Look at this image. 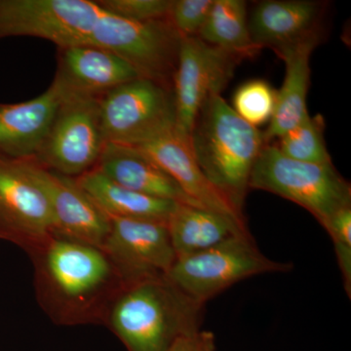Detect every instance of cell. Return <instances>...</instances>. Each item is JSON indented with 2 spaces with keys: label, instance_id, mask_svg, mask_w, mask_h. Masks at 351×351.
Segmentation results:
<instances>
[{
  "label": "cell",
  "instance_id": "cell-1",
  "mask_svg": "<svg viewBox=\"0 0 351 351\" xmlns=\"http://www.w3.org/2000/svg\"><path fill=\"white\" fill-rule=\"evenodd\" d=\"M41 307L58 325L106 324L125 285L101 249L51 237L29 253Z\"/></svg>",
  "mask_w": 351,
  "mask_h": 351
},
{
  "label": "cell",
  "instance_id": "cell-11",
  "mask_svg": "<svg viewBox=\"0 0 351 351\" xmlns=\"http://www.w3.org/2000/svg\"><path fill=\"white\" fill-rule=\"evenodd\" d=\"M243 58L198 36L182 38L177 69L173 80L176 108L175 132L191 143V133L203 104L221 95Z\"/></svg>",
  "mask_w": 351,
  "mask_h": 351
},
{
  "label": "cell",
  "instance_id": "cell-22",
  "mask_svg": "<svg viewBox=\"0 0 351 351\" xmlns=\"http://www.w3.org/2000/svg\"><path fill=\"white\" fill-rule=\"evenodd\" d=\"M198 38L244 60L261 50L252 40L243 0H214Z\"/></svg>",
  "mask_w": 351,
  "mask_h": 351
},
{
  "label": "cell",
  "instance_id": "cell-14",
  "mask_svg": "<svg viewBox=\"0 0 351 351\" xmlns=\"http://www.w3.org/2000/svg\"><path fill=\"white\" fill-rule=\"evenodd\" d=\"M66 95L56 78L36 98L16 104H0V156L34 158L43 145Z\"/></svg>",
  "mask_w": 351,
  "mask_h": 351
},
{
  "label": "cell",
  "instance_id": "cell-9",
  "mask_svg": "<svg viewBox=\"0 0 351 351\" xmlns=\"http://www.w3.org/2000/svg\"><path fill=\"white\" fill-rule=\"evenodd\" d=\"M100 98L66 90L49 132L34 157L41 166L71 178L96 167L106 145Z\"/></svg>",
  "mask_w": 351,
  "mask_h": 351
},
{
  "label": "cell",
  "instance_id": "cell-19",
  "mask_svg": "<svg viewBox=\"0 0 351 351\" xmlns=\"http://www.w3.org/2000/svg\"><path fill=\"white\" fill-rule=\"evenodd\" d=\"M321 36L322 34H316L276 51L285 64V77L282 86L276 92V108L269 125L263 132L265 145L274 138L282 137L308 117L306 98L311 80L309 61Z\"/></svg>",
  "mask_w": 351,
  "mask_h": 351
},
{
  "label": "cell",
  "instance_id": "cell-26",
  "mask_svg": "<svg viewBox=\"0 0 351 351\" xmlns=\"http://www.w3.org/2000/svg\"><path fill=\"white\" fill-rule=\"evenodd\" d=\"M104 12L123 19L149 22L168 19L172 0H98Z\"/></svg>",
  "mask_w": 351,
  "mask_h": 351
},
{
  "label": "cell",
  "instance_id": "cell-13",
  "mask_svg": "<svg viewBox=\"0 0 351 351\" xmlns=\"http://www.w3.org/2000/svg\"><path fill=\"white\" fill-rule=\"evenodd\" d=\"M53 212V237L103 248L110 219L75 178L57 174L41 166Z\"/></svg>",
  "mask_w": 351,
  "mask_h": 351
},
{
  "label": "cell",
  "instance_id": "cell-2",
  "mask_svg": "<svg viewBox=\"0 0 351 351\" xmlns=\"http://www.w3.org/2000/svg\"><path fill=\"white\" fill-rule=\"evenodd\" d=\"M265 145L263 132L240 119L221 95L205 101L191 133L203 174L242 215L252 170Z\"/></svg>",
  "mask_w": 351,
  "mask_h": 351
},
{
  "label": "cell",
  "instance_id": "cell-6",
  "mask_svg": "<svg viewBox=\"0 0 351 351\" xmlns=\"http://www.w3.org/2000/svg\"><path fill=\"white\" fill-rule=\"evenodd\" d=\"M181 41L168 19L137 22L101 10L87 44L114 53L141 78L173 90Z\"/></svg>",
  "mask_w": 351,
  "mask_h": 351
},
{
  "label": "cell",
  "instance_id": "cell-8",
  "mask_svg": "<svg viewBox=\"0 0 351 351\" xmlns=\"http://www.w3.org/2000/svg\"><path fill=\"white\" fill-rule=\"evenodd\" d=\"M51 237L52 205L40 164L0 156V239L31 253Z\"/></svg>",
  "mask_w": 351,
  "mask_h": 351
},
{
  "label": "cell",
  "instance_id": "cell-3",
  "mask_svg": "<svg viewBox=\"0 0 351 351\" xmlns=\"http://www.w3.org/2000/svg\"><path fill=\"white\" fill-rule=\"evenodd\" d=\"M203 308L166 276L154 277L122 289L106 325L128 351H169L178 339L200 330Z\"/></svg>",
  "mask_w": 351,
  "mask_h": 351
},
{
  "label": "cell",
  "instance_id": "cell-27",
  "mask_svg": "<svg viewBox=\"0 0 351 351\" xmlns=\"http://www.w3.org/2000/svg\"><path fill=\"white\" fill-rule=\"evenodd\" d=\"M214 0H172L168 20L182 38L198 36Z\"/></svg>",
  "mask_w": 351,
  "mask_h": 351
},
{
  "label": "cell",
  "instance_id": "cell-20",
  "mask_svg": "<svg viewBox=\"0 0 351 351\" xmlns=\"http://www.w3.org/2000/svg\"><path fill=\"white\" fill-rule=\"evenodd\" d=\"M166 226L177 258L207 250L234 235L250 234L247 228L221 215L182 203H178Z\"/></svg>",
  "mask_w": 351,
  "mask_h": 351
},
{
  "label": "cell",
  "instance_id": "cell-12",
  "mask_svg": "<svg viewBox=\"0 0 351 351\" xmlns=\"http://www.w3.org/2000/svg\"><path fill=\"white\" fill-rule=\"evenodd\" d=\"M101 251L124 285L165 276L177 260L166 223L147 219L110 218Z\"/></svg>",
  "mask_w": 351,
  "mask_h": 351
},
{
  "label": "cell",
  "instance_id": "cell-17",
  "mask_svg": "<svg viewBox=\"0 0 351 351\" xmlns=\"http://www.w3.org/2000/svg\"><path fill=\"white\" fill-rule=\"evenodd\" d=\"M59 49L55 78L71 93L101 97L114 88L140 78L135 69L114 53L97 46Z\"/></svg>",
  "mask_w": 351,
  "mask_h": 351
},
{
  "label": "cell",
  "instance_id": "cell-23",
  "mask_svg": "<svg viewBox=\"0 0 351 351\" xmlns=\"http://www.w3.org/2000/svg\"><path fill=\"white\" fill-rule=\"evenodd\" d=\"M325 120L320 114L306 117L299 125L279 138L283 156L302 162L330 164L332 157L324 138Z\"/></svg>",
  "mask_w": 351,
  "mask_h": 351
},
{
  "label": "cell",
  "instance_id": "cell-18",
  "mask_svg": "<svg viewBox=\"0 0 351 351\" xmlns=\"http://www.w3.org/2000/svg\"><path fill=\"white\" fill-rule=\"evenodd\" d=\"M96 168L108 179L141 195L201 207L138 147L108 143Z\"/></svg>",
  "mask_w": 351,
  "mask_h": 351
},
{
  "label": "cell",
  "instance_id": "cell-16",
  "mask_svg": "<svg viewBox=\"0 0 351 351\" xmlns=\"http://www.w3.org/2000/svg\"><path fill=\"white\" fill-rule=\"evenodd\" d=\"M324 4L311 0H267L258 4L248 20L253 43L260 49H282L322 34Z\"/></svg>",
  "mask_w": 351,
  "mask_h": 351
},
{
  "label": "cell",
  "instance_id": "cell-28",
  "mask_svg": "<svg viewBox=\"0 0 351 351\" xmlns=\"http://www.w3.org/2000/svg\"><path fill=\"white\" fill-rule=\"evenodd\" d=\"M169 351H216L213 332L197 330L177 339Z\"/></svg>",
  "mask_w": 351,
  "mask_h": 351
},
{
  "label": "cell",
  "instance_id": "cell-7",
  "mask_svg": "<svg viewBox=\"0 0 351 351\" xmlns=\"http://www.w3.org/2000/svg\"><path fill=\"white\" fill-rule=\"evenodd\" d=\"M100 112L106 144L138 147L175 131L173 90L145 78L101 96Z\"/></svg>",
  "mask_w": 351,
  "mask_h": 351
},
{
  "label": "cell",
  "instance_id": "cell-24",
  "mask_svg": "<svg viewBox=\"0 0 351 351\" xmlns=\"http://www.w3.org/2000/svg\"><path fill=\"white\" fill-rule=\"evenodd\" d=\"M276 101V91L269 82L254 80L237 90L232 108L240 119L258 128L271 119Z\"/></svg>",
  "mask_w": 351,
  "mask_h": 351
},
{
  "label": "cell",
  "instance_id": "cell-25",
  "mask_svg": "<svg viewBox=\"0 0 351 351\" xmlns=\"http://www.w3.org/2000/svg\"><path fill=\"white\" fill-rule=\"evenodd\" d=\"M331 237L346 292L351 295V206L343 208L322 226Z\"/></svg>",
  "mask_w": 351,
  "mask_h": 351
},
{
  "label": "cell",
  "instance_id": "cell-5",
  "mask_svg": "<svg viewBox=\"0 0 351 351\" xmlns=\"http://www.w3.org/2000/svg\"><path fill=\"white\" fill-rule=\"evenodd\" d=\"M292 269V263L265 257L251 234H239L207 250L177 258L165 276L191 299L205 306L244 279Z\"/></svg>",
  "mask_w": 351,
  "mask_h": 351
},
{
  "label": "cell",
  "instance_id": "cell-21",
  "mask_svg": "<svg viewBox=\"0 0 351 351\" xmlns=\"http://www.w3.org/2000/svg\"><path fill=\"white\" fill-rule=\"evenodd\" d=\"M76 182L110 218L147 219L167 223L178 202L141 195L108 179L93 168Z\"/></svg>",
  "mask_w": 351,
  "mask_h": 351
},
{
  "label": "cell",
  "instance_id": "cell-15",
  "mask_svg": "<svg viewBox=\"0 0 351 351\" xmlns=\"http://www.w3.org/2000/svg\"><path fill=\"white\" fill-rule=\"evenodd\" d=\"M136 147L165 171L201 207L247 228L244 215L239 213L203 174L191 143L179 137L175 131Z\"/></svg>",
  "mask_w": 351,
  "mask_h": 351
},
{
  "label": "cell",
  "instance_id": "cell-10",
  "mask_svg": "<svg viewBox=\"0 0 351 351\" xmlns=\"http://www.w3.org/2000/svg\"><path fill=\"white\" fill-rule=\"evenodd\" d=\"M101 14L90 0H0V39L32 36L58 48L83 45Z\"/></svg>",
  "mask_w": 351,
  "mask_h": 351
},
{
  "label": "cell",
  "instance_id": "cell-4",
  "mask_svg": "<svg viewBox=\"0 0 351 351\" xmlns=\"http://www.w3.org/2000/svg\"><path fill=\"white\" fill-rule=\"evenodd\" d=\"M249 188L292 201L307 210L321 226L339 210L351 206L350 184L332 163L294 160L269 144L263 147L254 165Z\"/></svg>",
  "mask_w": 351,
  "mask_h": 351
}]
</instances>
